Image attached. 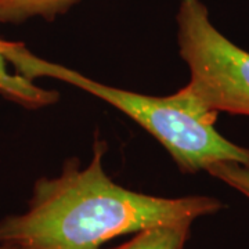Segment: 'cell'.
I'll use <instances>...</instances> for the list:
<instances>
[{"mask_svg":"<svg viewBox=\"0 0 249 249\" xmlns=\"http://www.w3.org/2000/svg\"><path fill=\"white\" fill-rule=\"evenodd\" d=\"M10 45V40L0 37V94L28 109H37L55 104L60 98L58 91L39 88L34 85V80L27 79L14 70H10L7 60Z\"/></svg>","mask_w":249,"mask_h":249,"instance_id":"cell-4","label":"cell"},{"mask_svg":"<svg viewBox=\"0 0 249 249\" xmlns=\"http://www.w3.org/2000/svg\"><path fill=\"white\" fill-rule=\"evenodd\" d=\"M0 249H17V248H14V247H10V245H3V244H0Z\"/></svg>","mask_w":249,"mask_h":249,"instance_id":"cell-8","label":"cell"},{"mask_svg":"<svg viewBox=\"0 0 249 249\" xmlns=\"http://www.w3.org/2000/svg\"><path fill=\"white\" fill-rule=\"evenodd\" d=\"M93 150L85 169L73 158L58 178L36 181L27 212L0 220V244L17 249H101L118 235L163 223L196 222L224 206L213 196L165 198L127 190L104 172L106 142L96 140Z\"/></svg>","mask_w":249,"mask_h":249,"instance_id":"cell-1","label":"cell"},{"mask_svg":"<svg viewBox=\"0 0 249 249\" xmlns=\"http://www.w3.org/2000/svg\"><path fill=\"white\" fill-rule=\"evenodd\" d=\"M178 43L191 72L188 88L216 112L249 116V53L214 27L201 0H180Z\"/></svg>","mask_w":249,"mask_h":249,"instance_id":"cell-3","label":"cell"},{"mask_svg":"<svg viewBox=\"0 0 249 249\" xmlns=\"http://www.w3.org/2000/svg\"><path fill=\"white\" fill-rule=\"evenodd\" d=\"M206 172L249 198V165L238 162H216Z\"/></svg>","mask_w":249,"mask_h":249,"instance_id":"cell-7","label":"cell"},{"mask_svg":"<svg viewBox=\"0 0 249 249\" xmlns=\"http://www.w3.org/2000/svg\"><path fill=\"white\" fill-rule=\"evenodd\" d=\"M80 0H0V24H22L35 17L53 21Z\"/></svg>","mask_w":249,"mask_h":249,"instance_id":"cell-6","label":"cell"},{"mask_svg":"<svg viewBox=\"0 0 249 249\" xmlns=\"http://www.w3.org/2000/svg\"><path fill=\"white\" fill-rule=\"evenodd\" d=\"M193 223L183 220L155 224L134 232L133 238L109 249H184Z\"/></svg>","mask_w":249,"mask_h":249,"instance_id":"cell-5","label":"cell"},{"mask_svg":"<svg viewBox=\"0 0 249 249\" xmlns=\"http://www.w3.org/2000/svg\"><path fill=\"white\" fill-rule=\"evenodd\" d=\"M10 64L29 80L53 78L88 91L118 108L165 147L183 173L206 170L216 162L249 165V150L223 137L214 127L217 114L184 86L166 97L145 96L106 86L55 62L46 61L18 43Z\"/></svg>","mask_w":249,"mask_h":249,"instance_id":"cell-2","label":"cell"}]
</instances>
